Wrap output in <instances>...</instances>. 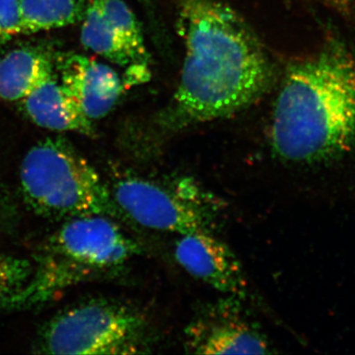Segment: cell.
<instances>
[{
    "label": "cell",
    "instance_id": "cell-10",
    "mask_svg": "<svg viewBox=\"0 0 355 355\" xmlns=\"http://www.w3.org/2000/svg\"><path fill=\"white\" fill-rule=\"evenodd\" d=\"M60 83L89 120L104 118L123 93L118 72L94 58L70 53L58 62Z\"/></svg>",
    "mask_w": 355,
    "mask_h": 355
},
{
    "label": "cell",
    "instance_id": "cell-2",
    "mask_svg": "<svg viewBox=\"0 0 355 355\" xmlns=\"http://www.w3.org/2000/svg\"><path fill=\"white\" fill-rule=\"evenodd\" d=\"M270 141L277 157L323 162L355 146V57L333 46L287 69L273 107Z\"/></svg>",
    "mask_w": 355,
    "mask_h": 355
},
{
    "label": "cell",
    "instance_id": "cell-9",
    "mask_svg": "<svg viewBox=\"0 0 355 355\" xmlns=\"http://www.w3.org/2000/svg\"><path fill=\"white\" fill-rule=\"evenodd\" d=\"M175 258L191 277L230 297L244 298L247 282L237 257L210 231L182 235Z\"/></svg>",
    "mask_w": 355,
    "mask_h": 355
},
{
    "label": "cell",
    "instance_id": "cell-1",
    "mask_svg": "<svg viewBox=\"0 0 355 355\" xmlns=\"http://www.w3.org/2000/svg\"><path fill=\"white\" fill-rule=\"evenodd\" d=\"M177 27L184 57L174 95L175 128L228 118L266 92L272 74L268 55L223 0H181Z\"/></svg>",
    "mask_w": 355,
    "mask_h": 355
},
{
    "label": "cell",
    "instance_id": "cell-4",
    "mask_svg": "<svg viewBox=\"0 0 355 355\" xmlns=\"http://www.w3.org/2000/svg\"><path fill=\"white\" fill-rule=\"evenodd\" d=\"M140 252L139 244L111 217L64 220L44 245L38 266L26 284V298L32 303L46 301L58 292L123 265Z\"/></svg>",
    "mask_w": 355,
    "mask_h": 355
},
{
    "label": "cell",
    "instance_id": "cell-8",
    "mask_svg": "<svg viewBox=\"0 0 355 355\" xmlns=\"http://www.w3.org/2000/svg\"><path fill=\"white\" fill-rule=\"evenodd\" d=\"M214 306L186 331V349L198 354H266L263 334L240 315L238 298Z\"/></svg>",
    "mask_w": 355,
    "mask_h": 355
},
{
    "label": "cell",
    "instance_id": "cell-6",
    "mask_svg": "<svg viewBox=\"0 0 355 355\" xmlns=\"http://www.w3.org/2000/svg\"><path fill=\"white\" fill-rule=\"evenodd\" d=\"M111 191L128 220L144 227L180 236L210 231L205 209L148 180L125 175L114 180Z\"/></svg>",
    "mask_w": 355,
    "mask_h": 355
},
{
    "label": "cell",
    "instance_id": "cell-12",
    "mask_svg": "<svg viewBox=\"0 0 355 355\" xmlns=\"http://www.w3.org/2000/svg\"><path fill=\"white\" fill-rule=\"evenodd\" d=\"M53 76L50 55L40 49L22 48L0 60V99L22 101Z\"/></svg>",
    "mask_w": 355,
    "mask_h": 355
},
{
    "label": "cell",
    "instance_id": "cell-11",
    "mask_svg": "<svg viewBox=\"0 0 355 355\" xmlns=\"http://www.w3.org/2000/svg\"><path fill=\"white\" fill-rule=\"evenodd\" d=\"M25 113L33 123L53 132H73L95 135L93 121L89 120L76 100L62 83L50 77L22 100Z\"/></svg>",
    "mask_w": 355,
    "mask_h": 355
},
{
    "label": "cell",
    "instance_id": "cell-15",
    "mask_svg": "<svg viewBox=\"0 0 355 355\" xmlns=\"http://www.w3.org/2000/svg\"><path fill=\"white\" fill-rule=\"evenodd\" d=\"M20 35L19 0H0V46Z\"/></svg>",
    "mask_w": 355,
    "mask_h": 355
},
{
    "label": "cell",
    "instance_id": "cell-13",
    "mask_svg": "<svg viewBox=\"0 0 355 355\" xmlns=\"http://www.w3.org/2000/svg\"><path fill=\"white\" fill-rule=\"evenodd\" d=\"M90 0H19L20 34L60 29L83 20Z\"/></svg>",
    "mask_w": 355,
    "mask_h": 355
},
{
    "label": "cell",
    "instance_id": "cell-3",
    "mask_svg": "<svg viewBox=\"0 0 355 355\" xmlns=\"http://www.w3.org/2000/svg\"><path fill=\"white\" fill-rule=\"evenodd\" d=\"M19 184L26 205L46 218H127L99 173L62 137L42 140L26 153Z\"/></svg>",
    "mask_w": 355,
    "mask_h": 355
},
{
    "label": "cell",
    "instance_id": "cell-14",
    "mask_svg": "<svg viewBox=\"0 0 355 355\" xmlns=\"http://www.w3.org/2000/svg\"><path fill=\"white\" fill-rule=\"evenodd\" d=\"M33 270L34 266L26 259L0 254V306L24 287Z\"/></svg>",
    "mask_w": 355,
    "mask_h": 355
},
{
    "label": "cell",
    "instance_id": "cell-7",
    "mask_svg": "<svg viewBox=\"0 0 355 355\" xmlns=\"http://www.w3.org/2000/svg\"><path fill=\"white\" fill-rule=\"evenodd\" d=\"M81 22V43L86 50L132 70L133 83L149 76L141 27L123 0H90Z\"/></svg>",
    "mask_w": 355,
    "mask_h": 355
},
{
    "label": "cell",
    "instance_id": "cell-5",
    "mask_svg": "<svg viewBox=\"0 0 355 355\" xmlns=\"http://www.w3.org/2000/svg\"><path fill=\"white\" fill-rule=\"evenodd\" d=\"M44 354H135L147 347V324L118 301L94 299L51 318L37 340Z\"/></svg>",
    "mask_w": 355,
    "mask_h": 355
},
{
    "label": "cell",
    "instance_id": "cell-16",
    "mask_svg": "<svg viewBox=\"0 0 355 355\" xmlns=\"http://www.w3.org/2000/svg\"><path fill=\"white\" fill-rule=\"evenodd\" d=\"M313 1L320 2L342 13L349 12L350 8L349 0H313Z\"/></svg>",
    "mask_w": 355,
    "mask_h": 355
}]
</instances>
